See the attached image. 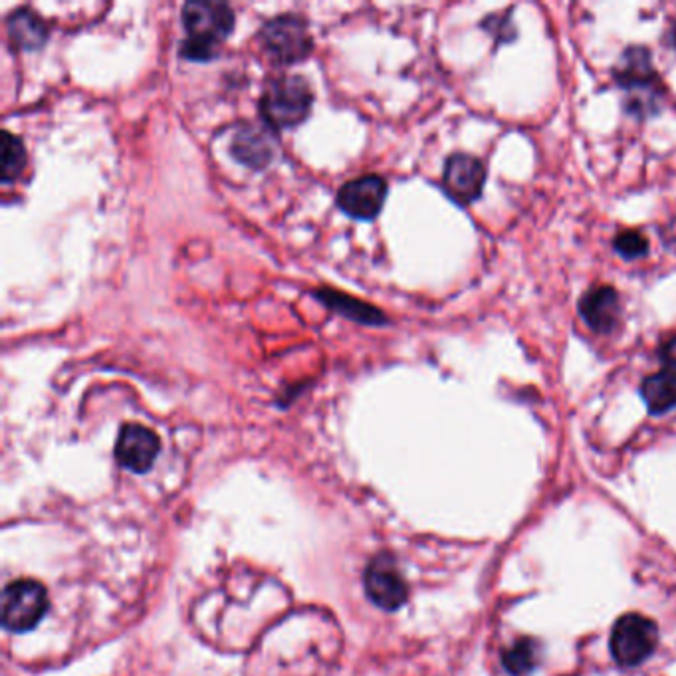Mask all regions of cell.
<instances>
[{
  "instance_id": "cell-14",
  "label": "cell",
  "mask_w": 676,
  "mask_h": 676,
  "mask_svg": "<svg viewBox=\"0 0 676 676\" xmlns=\"http://www.w3.org/2000/svg\"><path fill=\"white\" fill-rule=\"evenodd\" d=\"M314 296L318 297L322 304H326L329 309L338 312L339 316L343 318L353 319L359 324H365V326H381L385 324V314L381 312L380 307L371 306V304H363L356 297H349L348 294H341L336 290H318Z\"/></svg>"
},
{
  "instance_id": "cell-17",
  "label": "cell",
  "mask_w": 676,
  "mask_h": 676,
  "mask_svg": "<svg viewBox=\"0 0 676 676\" xmlns=\"http://www.w3.org/2000/svg\"><path fill=\"white\" fill-rule=\"evenodd\" d=\"M540 661L538 643L532 639H520L503 656L504 668L512 676H526L532 673Z\"/></svg>"
},
{
  "instance_id": "cell-19",
  "label": "cell",
  "mask_w": 676,
  "mask_h": 676,
  "mask_svg": "<svg viewBox=\"0 0 676 676\" xmlns=\"http://www.w3.org/2000/svg\"><path fill=\"white\" fill-rule=\"evenodd\" d=\"M658 356H661V359H663L665 363L676 368V334L668 336V338L661 343V348H658Z\"/></svg>"
},
{
  "instance_id": "cell-2",
  "label": "cell",
  "mask_w": 676,
  "mask_h": 676,
  "mask_svg": "<svg viewBox=\"0 0 676 676\" xmlns=\"http://www.w3.org/2000/svg\"><path fill=\"white\" fill-rule=\"evenodd\" d=\"M314 105V92L300 76L270 80L260 98V115L270 129H294L307 120Z\"/></svg>"
},
{
  "instance_id": "cell-12",
  "label": "cell",
  "mask_w": 676,
  "mask_h": 676,
  "mask_svg": "<svg viewBox=\"0 0 676 676\" xmlns=\"http://www.w3.org/2000/svg\"><path fill=\"white\" fill-rule=\"evenodd\" d=\"M7 31L12 46L19 50H41L48 41V26L31 9L12 12L7 22Z\"/></svg>"
},
{
  "instance_id": "cell-5",
  "label": "cell",
  "mask_w": 676,
  "mask_h": 676,
  "mask_svg": "<svg viewBox=\"0 0 676 676\" xmlns=\"http://www.w3.org/2000/svg\"><path fill=\"white\" fill-rule=\"evenodd\" d=\"M658 643L656 626L643 615L629 613L615 623L611 631V653L623 666L645 663L655 653Z\"/></svg>"
},
{
  "instance_id": "cell-3",
  "label": "cell",
  "mask_w": 676,
  "mask_h": 676,
  "mask_svg": "<svg viewBox=\"0 0 676 676\" xmlns=\"http://www.w3.org/2000/svg\"><path fill=\"white\" fill-rule=\"evenodd\" d=\"M260 42L268 58L278 66L306 60L314 50L307 22L297 14H280L268 21L260 31Z\"/></svg>"
},
{
  "instance_id": "cell-9",
  "label": "cell",
  "mask_w": 676,
  "mask_h": 676,
  "mask_svg": "<svg viewBox=\"0 0 676 676\" xmlns=\"http://www.w3.org/2000/svg\"><path fill=\"white\" fill-rule=\"evenodd\" d=\"M486 181V167L481 159L466 154H454L444 164L442 184L447 193L462 205H469L482 195Z\"/></svg>"
},
{
  "instance_id": "cell-1",
  "label": "cell",
  "mask_w": 676,
  "mask_h": 676,
  "mask_svg": "<svg viewBox=\"0 0 676 676\" xmlns=\"http://www.w3.org/2000/svg\"><path fill=\"white\" fill-rule=\"evenodd\" d=\"M187 38L181 56L187 60L209 61L218 56L223 42L235 29V12L225 2L191 0L181 12Z\"/></svg>"
},
{
  "instance_id": "cell-8",
  "label": "cell",
  "mask_w": 676,
  "mask_h": 676,
  "mask_svg": "<svg viewBox=\"0 0 676 676\" xmlns=\"http://www.w3.org/2000/svg\"><path fill=\"white\" fill-rule=\"evenodd\" d=\"M159 449L161 442L154 430L147 429L144 425L129 422L120 430V437L115 442V459L123 469L142 474L154 466Z\"/></svg>"
},
{
  "instance_id": "cell-6",
  "label": "cell",
  "mask_w": 676,
  "mask_h": 676,
  "mask_svg": "<svg viewBox=\"0 0 676 676\" xmlns=\"http://www.w3.org/2000/svg\"><path fill=\"white\" fill-rule=\"evenodd\" d=\"M387 199V181L380 174H363L339 189L338 206L358 221H373Z\"/></svg>"
},
{
  "instance_id": "cell-15",
  "label": "cell",
  "mask_w": 676,
  "mask_h": 676,
  "mask_svg": "<svg viewBox=\"0 0 676 676\" xmlns=\"http://www.w3.org/2000/svg\"><path fill=\"white\" fill-rule=\"evenodd\" d=\"M641 395L646 403V409L653 415H663L676 407V373L675 371H658L649 375L641 383Z\"/></svg>"
},
{
  "instance_id": "cell-18",
  "label": "cell",
  "mask_w": 676,
  "mask_h": 676,
  "mask_svg": "<svg viewBox=\"0 0 676 676\" xmlns=\"http://www.w3.org/2000/svg\"><path fill=\"white\" fill-rule=\"evenodd\" d=\"M615 250L627 258V260H636V258L645 257L649 252V238L639 230H621L615 238Z\"/></svg>"
},
{
  "instance_id": "cell-7",
  "label": "cell",
  "mask_w": 676,
  "mask_h": 676,
  "mask_svg": "<svg viewBox=\"0 0 676 676\" xmlns=\"http://www.w3.org/2000/svg\"><path fill=\"white\" fill-rule=\"evenodd\" d=\"M365 579V592L373 604L385 609V611H397L401 605L407 601V584L401 577L393 557L387 553H380L371 564L368 572L363 575Z\"/></svg>"
},
{
  "instance_id": "cell-11",
  "label": "cell",
  "mask_w": 676,
  "mask_h": 676,
  "mask_svg": "<svg viewBox=\"0 0 676 676\" xmlns=\"http://www.w3.org/2000/svg\"><path fill=\"white\" fill-rule=\"evenodd\" d=\"M230 154L238 164L250 169H264L272 164L277 154V142L270 134V127L243 125L236 129L230 142Z\"/></svg>"
},
{
  "instance_id": "cell-10",
  "label": "cell",
  "mask_w": 676,
  "mask_h": 676,
  "mask_svg": "<svg viewBox=\"0 0 676 676\" xmlns=\"http://www.w3.org/2000/svg\"><path fill=\"white\" fill-rule=\"evenodd\" d=\"M579 314L595 334H611L621 322V296L613 286H594L579 300Z\"/></svg>"
},
{
  "instance_id": "cell-4",
  "label": "cell",
  "mask_w": 676,
  "mask_h": 676,
  "mask_svg": "<svg viewBox=\"0 0 676 676\" xmlns=\"http://www.w3.org/2000/svg\"><path fill=\"white\" fill-rule=\"evenodd\" d=\"M48 611V594L34 579L12 582L2 595V626L14 633H26L38 626Z\"/></svg>"
},
{
  "instance_id": "cell-16",
  "label": "cell",
  "mask_w": 676,
  "mask_h": 676,
  "mask_svg": "<svg viewBox=\"0 0 676 676\" xmlns=\"http://www.w3.org/2000/svg\"><path fill=\"white\" fill-rule=\"evenodd\" d=\"M26 149L21 137L11 132H2V165H0V179L2 183H12L21 177L26 167Z\"/></svg>"
},
{
  "instance_id": "cell-13",
  "label": "cell",
  "mask_w": 676,
  "mask_h": 676,
  "mask_svg": "<svg viewBox=\"0 0 676 676\" xmlns=\"http://www.w3.org/2000/svg\"><path fill=\"white\" fill-rule=\"evenodd\" d=\"M658 76H656L653 66H651V56L645 48H629L623 54L621 66L617 68V82L629 90H653L655 92L658 86Z\"/></svg>"
}]
</instances>
